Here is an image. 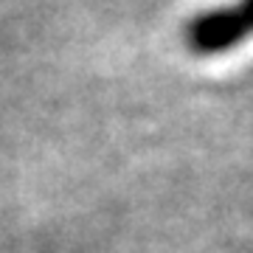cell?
Segmentation results:
<instances>
[{"label":"cell","mask_w":253,"mask_h":253,"mask_svg":"<svg viewBox=\"0 0 253 253\" xmlns=\"http://www.w3.org/2000/svg\"><path fill=\"white\" fill-rule=\"evenodd\" d=\"M183 37L197 56L225 54L253 37V0H234L228 6L200 11L186 23Z\"/></svg>","instance_id":"obj_1"}]
</instances>
